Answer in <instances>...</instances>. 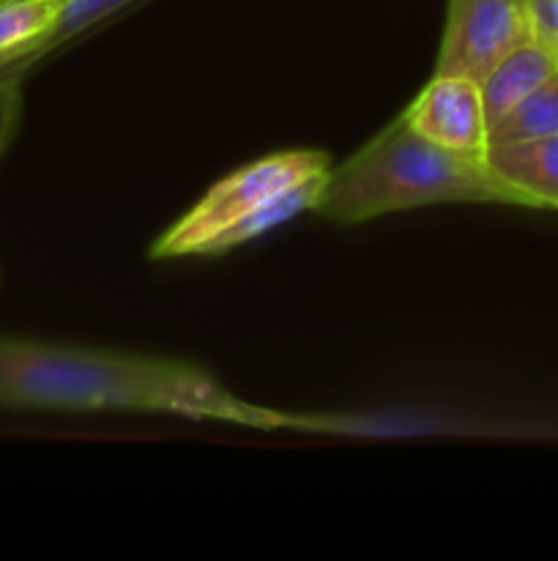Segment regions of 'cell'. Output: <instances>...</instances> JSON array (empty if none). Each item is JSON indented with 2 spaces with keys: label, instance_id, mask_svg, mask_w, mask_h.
I'll use <instances>...</instances> for the list:
<instances>
[{
  "label": "cell",
  "instance_id": "1",
  "mask_svg": "<svg viewBox=\"0 0 558 561\" xmlns=\"http://www.w3.org/2000/svg\"><path fill=\"white\" fill-rule=\"evenodd\" d=\"M0 409L140 411L288 431V411L235 398L189 362L0 334Z\"/></svg>",
  "mask_w": 558,
  "mask_h": 561
},
{
  "label": "cell",
  "instance_id": "2",
  "mask_svg": "<svg viewBox=\"0 0 558 561\" xmlns=\"http://www.w3.org/2000/svg\"><path fill=\"white\" fill-rule=\"evenodd\" d=\"M441 203L518 206L485 157L435 146L399 115L353 157L328 170L315 214L337 225H361Z\"/></svg>",
  "mask_w": 558,
  "mask_h": 561
},
{
  "label": "cell",
  "instance_id": "3",
  "mask_svg": "<svg viewBox=\"0 0 558 561\" xmlns=\"http://www.w3.org/2000/svg\"><path fill=\"white\" fill-rule=\"evenodd\" d=\"M326 170H332V159L323 151H312V148L277 151L257 159V162L244 164L235 173L217 181L184 217L175 219L153 241L148 257L170 261V257L197 255L200 247L208 244L217 233H222L224 228L244 219L263 203L288 192L299 181L326 173Z\"/></svg>",
  "mask_w": 558,
  "mask_h": 561
},
{
  "label": "cell",
  "instance_id": "4",
  "mask_svg": "<svg viewBox=\"0 0 558 561\" xmlns=\"http://www.w3.org/2000/svg\"><path fill=\"white\" fill-rule=\"evenodd\" d=\"M531 38L528 0H449L435 71L481 82L492 66Z\"/></svg>",
  "mask_w": 558,
  "mask_h": 561
},
{
  "label": "cell",
  "instance_id": "5",
  "mask_svg": "<svg viewBox=\"0 0 558 561\" xmlns=\"http://www.w3.org/2000/svg\"><path fill=\"white\" fill-rule=\"evenodd\" d=\"M403 118L435 146L470 157H485L487 126L479 82L465 75L432 71V80L408 104Z\"/></svg>",
  "mask_w": 558,
  "mask_h": 561
},
{
  "label": "cell",
  "instance_id": "6",
  "mask_svg": "<svg viewBox=\"0 0 558 561\" xmlns=\"http://www.w3.org/2000/svg\"><path fill=\"white\" fill-rule=\"evenodd\" d=\"M485 159L518 206L558 211V135L490 146Z\"/></svg>",
  "mask_w": 558,
  "mask_h": 561
},
{
  "label": "cell",
  "instance_id": "7",
  "mask_svg": "<svg viewBox=\"0 0 558 561\" xmlns=\"http://www.w3.org/2000/svg\"><path fill=\"white\" fill-rule=\"evenodd\" d=\"M558 71V58L542 42H531L514 47L501 64L490 69V75L479 82L481 102H485L487 126L498 124L512 107H518L528 93H534L542 82L550 80Z\"/></svg>",
  "mask_w": 558,
  "mask_h": 561
},
{
  "label": "cell",
  "instance_id": "8",
  "mask_svg": "<svg viewBox=\"0 0 558 561\" xmlns=\"http://www.w3.org/2000/svg\"><path fill=\"white\" fill-rule=\"evenodd\" d=\"M326 175H328V170H326V173L312 175V179L299 181V184L290 186L288 192L277 195L274 201L263 203L260 208H255V211L246 214L244 219H239L235 225L224 228L222 233L213 236L208 244H202L200 252H197L195 257L224 255V252L235 250V247L246 244V241H252V239H260V236H266L268 230L279 228V225H284V222H290V219L299 217V214L315 211L317 203H321Z\"/></svg>",
  "mask_w": 558,
  "mask_h": 561
},
{
  "label": "cell",
  "instance_id": "9",
  "mask_svg": "<svg viewBox=\"0 0 558 561\" xmlns=\"http://www.w3.org/2000/svg\"><path fill=\"white\" fill-rule=\"evenodd\" d=\"M60 5L63 0H0V71H25L22 66L58 20Z\"/></svg>",
  "mask_w": 558,
  "mask_h": 561
},
{
  "label": "cell",
  "instance_id": "10",
  "mask_svg": "<svg viewBox=\"0 0 558 561\" xmlns=\"http://www.w3.org/2000/svg\"><path fill=\"white\" fill-rule=\"evenodd\" d=\"M558 135V71L490 126L487 148Z\"/></svg>",
  "mask_w": 558,
  "mask_h": 561
},
{
  "label": "cell",
  "instance_id": "11",
  "mask_svg": "<svg viewBox=\"0 0 558 561\" xmlns=\"http://www.w3.org/2000/svg\"><path fill=\"white\" fill-rule=\"evenodd\" d=\"M135 3L137 0H63L58 20H55L53 27L44 33V38L36 44V49H33L31 58L25 60L22 69L27 71L31 66H36L38 60L47 58L49 53H55L58 47L69 44L71 38L82 36V33H88L91 27H96L98 22L109 20L113 14H118V11L129 9V5Z\"/></svg>",
  "mask_w": 558,
  "mask_h": 561
},
{
  "label": "cell",
  "instance_id": "12",
  "mask_svg": "<svg viewBox=\"0 0 558 561\" xmlns=\"http://www.w3.org/2000/svg\"><path fill=\"white\" fill-rule=\"evenodd\" d=\"M22 80L25 71H0V159L9 151L22 118Z\"/></svg>",
  "mask_w": 558,
  "mask_h": 561
},
{
  "label": "cell",
  "instance_id": "13",
  "mask_svg": "<svg viewBox=\"0 0 558 561\" xmlns=\"http://www.w3.org/2000/svg\"><path fill=\"white\" fill-rule=\"evenodd\" d=\"M534 38L558 58V0H528Z\"/></svg>",
  "mask_w": 558,
  "mask_h": 561
}]
</instances>
